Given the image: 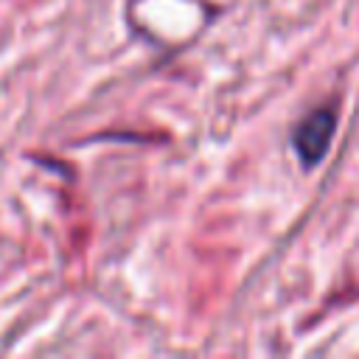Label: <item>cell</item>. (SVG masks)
Instances as JSON below:
<instances>
[{"label": "cell", "mask_w": 359, "mask_h": 359, "mask_svg": "<svg viewBox=\"0 0 359 359\" xmlns=\"http://www.w3.org/2000/svg\"><path fill=\"white\" fill-rule=\"evenodd\" d=\"M334 129H337V112L331 107H320L311 109L292 132V146L303 163V168H314L325 151L331 149L334 140Z\"/></svg>", "instance_id": "obj_1"}]
</instances>
